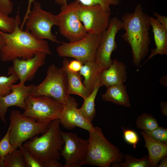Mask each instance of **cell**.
Instances as JSON below:
<instances>
[{"instance_id":"cell-37","label":"cell","mask_w":167,"mask_h":167,"mask_svg":"<svg viewBox=\"0 0 167 167\" xmlns=\"http://www.w3.org/2000/svg\"><path fill=\"white\" fill-rule=\"evenodd\" d=\"M153 15L162 25L167 29V17L162 15L157 12L154 13Z\"/></svg>"},{"instance_id":"cell-5","label":"cell","mask_w":167,"mask_h":167,"mask_svg":"<svg viewBox=\"0 0 167 167\" xmlns=\"http://www.w3.org/2000/svg\"><path fill=\"white\" fill-rule=\"evenodd\" d=\"M9 137L10 142L15 149L28 139L48 129L49 123H40L24 115L19 110H12L9 116Z\"/></svg>"},{"instance_id":"cell-1","label":"cell","mask_w":167,"mask_h":167,"mask_svg":"<svg viewBox=\"0 0 167 167\" xmlns=\"http://www.w3.org/2000/svg\"><path fill=\"white\" fill-rule=\"evenodd\" d=\"M121 20L122 29L125 31L121 37L131 46L134 64L140 66L142 61L149 50L150 16L144 12L141 4L139 3L133 12L124 14Z\"/></svg>"},{"instance_id":"cell-29","label":"cell","mask_w":167,"mask_h":167,"mask_svg":"<svg viewBox=\"0 0 167 167\" xmlns=\"http://www.w3.org/2000/svg\"><path fill=\"white\" fill-rule=\"evenodd\" d=\"M9 131V127L6 134L0 141V167H4V161L5 156L15 149L10 142Z\"/></svg>"},{"instance_id":"cell-36","label":"cell","mask_w":167,"mask_h":167,"mask_svg":"<svg viewBox=\"0 0 167 167\" xmlns=\"http://www.w3.org/2000/svg\"><path fill=\"white\" fill-rule=\"evenodd\" d=\"M35 0H28V4L26 13L23 18V20L20 26V28L22 29H23L25 26L28 15L31 10V7L32 4L33 3Z\"/></svg>"},{"instance_id":"cell-21","label":"cell","mask_w":167,"mask_h":167,"mask_svg":"<svg viewBox=\"0 0 167 167\" xmlns=\"http://www.w3.org/2000/svg\"><path fill=\"white\" fill-rule=\"evenodd\" d=\"M106 88L105 92L101 95L104 101L126 107H131L130 97L125 85H114Z\"/></svg>"},{"instance_id":"cell-19","label":"cell","mask_w":167,"mask_h":167,"mask_svg":"<svg viewBox=\"0 0 167 167\" xmlns=\"http://www.w3.org/2000/svg\"><path fill=\"white\" fill-rule=\"evenodd\" d=\"M140 134L145 140L144 146L148 150L150 167H157L161 159L167 155V144L152 138L144 131Z\"/></svg>"},{"instance_id":"cell-30","label":"cell","mask_w":167,"mask_h":167,"mask_svg":"<svg viewBox=\"0 0 167 167\" xmlns=\"http://www.w3.org/2000/svg\"><path fill=\"white\" fill-rule=\"evenodd\" d=\"M16 25L15 18L10 17L0 12V31L10 33L14 30Z\"/></svg>"},{"instance_id":"cell-17","label":"cell","mask_w":167,"mask_h":167,"mask_svg":"<svg viewBox=\"0 0 167 167\" xmlns=\"http://www.w3.org/2000/svg\"><path fill=\"white\" fill-rule=\"evenodd\" d=\"M111 64L103 70L101 73L100 83L106 87L124 84L127 79L126 66L122 62L115 59H112Z\"/></svg>"},{"instance_id":"cell-24","label":"cell","mask_w":167,"mask_h":167,"mask_svg":"<svg viewBox=\"0 0 167 167\" xmlns=\"http://www.w3.org/2000/svg\"><path fill=\"white\" fill-rule=\"evenodd\" d=\"M137 128L145 131H150L159 126L156 119L150 114L143 113L135 121Z\"/></svg>"},{"instance_id":"cell-33","label":"cell","mask_w":167,"mask_h":167,"mask_svg":"<svg viewBox=\"0 0 167 167\" xmlns=\"http://www.w3.org/2000/svg\"><path fill=\"white\" fill-rule=\"evenodd\" d=\"M123 128L124 140L127 143L132 145L133 148L135 149L139 140L137 133L132 130L125 129L123 127Z\"/></svg>"},{"instance_id":"cell-23","label":"cell","mask_w":167,"mask_h":167,"mask_svg":"<svg viewBox=\"0 0 167 167\" xmlns=\"http://www.w3.org/2000/svg\"><path fill=\"white\" fill-rule=\"evenodd\" d=\"M102 86L99 84L94 88L91 93L86 98L82 106L78 109L81 115L88 120L92 122L94 119L96 114L95 108V100L100 88Z\"/></svg>"},{"instance_id":"cell-31","label":"cell","mask_w":167,"mask_h":167,"mask_svg":"<svg viewBox=\"0 0 167 167\" xmlns=\"http://www.w3.org/2000/svg\"><path fill=\"white\" fill-rule=\"evenodd\" d=\"M19 149L21 152L26 167H43L41 164L22 145Z\"/></svg>"},{"instance_id":"cell-7","label":"cell","mask_w":167,"mask_h":167,"mask_svg":"<svg viewBox=\"0 0 167 167\" xmlns=\"http://www.w3.org/2000/svg\"><path fill=\"white\" fill-rule=\"evenodd\" d=\"M26 107L22 113L40 123H49L59 119L63 104L48 96L28 95L25 100Z\"/></svg>"},{"instance_id":"cell-8","label":"cell","mask_w":167,"mask_h":167,"mask_svg":"<svg viewBox=\"0 0 167 167\" xmlns=\"http://www.w3.org/2000/svg\"><path fill=\"white\" fill-rule=\"evenodd\" d=\"M58 25L56 15L44 10L39 2L34 1L25 23V30L38 39H47L54 42L59 43L51 31L53 26Z\"/></svg>"},{"instance_id":"cell-28","label":"cell","mask_w":167,"mask_h":167,"mask_svg":"<svg viewBox=\"0 0 167 167\" xmlns=\"http://www.w3.org/2000/svg\"><path fill=\"white\" fill-rule=\"evenodd\" d=\"M8 75L0 76V97L10 93L14 84L19 80L18 77L15 75Z\"/></svg>"},{"instance_id":"cell-32","label":"cell","mask_w":167,"mask_h":167,"mask_svg":"<svg viewBox=\"0 0 167 167\" xmlns=\"http://www.w3.org/2000/svg\"><path fill=\"white\" fill-rule=\"evenodd\" d=\"M152 138L162 143L167 144V129L158 126L154 129L148 131H145Z\"/></svg>"},{"instance_id":"cell-27","label":"cell","mask_w":167,"mask_h":167,"mask_svg":"<svg viewBox=\"0 0 167 167\" xmlns=\"http://www.w3.org/2000/svg\"><path fill=\"white\" fill-rule=\"evenodd\" d=\"M4 167H26L24 161L19 149H16L9 153L4 161Z\"/></svg>"},{"instance_id":"cell-6","label":"cell","mask_w":167,"mask_h":167,"mask_svg":"<svg viewBox=\"0 0 167 167\" xmlns=\"http://www.w3.org/2000/svg\"><path fill=\"white\" fill-rule=\"evenodd\" d=\"M44 81L34 85L29 95L48 96L63 104L69 95L66 72L53 64L48 67Z\"/></svg>"},{"instance_id":"cell-13","label":"cell","mask_w":167,"mask_h":167,"mask_svg":"<svg viewBox=\"0 0 167 167\" xmlns=\"http://www.w3.org/2000/svg\"><path fill=\"white\" fill-rule=\"evenodd\" d=\"M78 14L87 32L100 34L107 28L111 13L104 10L99 5L87 6L80 3Z\"/></svg>"},{"instance_id":"cell-26","label":"cell","mask_w":167,"mask_h":167,"mask_svg":"<svg viewBox=\"0 0 167 167\" xmlns=\"http://www.w3.org/2000/svg\"><path fill=\"white\" fill-rule=\"evenodd\" d=\"M122 167H150L148 156L146 155L140 159L136 158L132 155L125 154L123 161L120 163Z\"/></svg>"},{"instance_id":"cell-4","label":"cell","mask_w":167,"mask_h":167,"mask_svg":"<svg viewBox=\"0 0 167 167\" xmlns=\"http://www.w3.org/2000/svg\"><path fill=\"white\" fill-rule=\"evenodd\" d=\"M84 165L109 167L123 161L124 155L119 148L110 142L101 129L94 127L90 131Z\"/></svg>"},{"instance_id":"cell-41","label":"cell","mask_w":167,"mask_h":167,"mask_svg":"<svg viewBox=\"0 0 167 167\" xmlns=\"http://www.w3.org/2000/svg\"><path fill=\"white\" fill-rule=\"evenodd\" d=\"M5 45V42L4 39L0 33V51L4 46Z\"/></svg>"},{"instance_id":"cell-35","label":"cell","mask_w":167,"mask_h":167,"mask_svg":"<svg viewBox=\"0 0 167 167\" xmlns=\"http://www.w3.org/2000/svg\"><path fill=\"white\" fill-rule=\"evenodd\" d=\"M83 64L80 61L75 59L68 62L67 68L70 71L78 73Z\"/></svg>"},{"instance_id":"cell-40","label":"cell","mask_w":167,"mask_h":167,"mask_svg":"<svg viewBox=\"0 0 167 167\" xmlns=\"http://www.w3.org/2000/svg\"><path fill=\"white\" fill-rule=\"evenodd\" d=\"M160 82L162 85L167 86V75H165L162 77L160 79Z\"/></svg>"},{"instance_id":"cell-16","label":"cell","mask_w":167,"mask_h":167,"mask_svg":"<svg viewBox=\"0 0 167 167\" xmlns=\"http://www.w3.org/2000/svg\"><path fill=\"white\" fill-rule=\"evenodd\" d=\"M34 85L14 84L10 93L0 97V119L6 125L5 116L9 107L15 106L24 110L25 109L26 99Z\"/></svg>"},{"instance_id":"cell-12","label":"cell","mask_w":167,"mask_h":167,"mask_svg":"<svg viewBox=\"0 0 167 167\" xmlns=\"http://www.w3.org/2000/svg\"><path fill=\"white\" fill-rule=\"evenodd\" d=\"M122 29L121 20L114 16L110 19L107 28L103 32L95 61L104 69L108 68L112 63L111 54L117 48L115 37L118 32Z\"/></svg>"},{"instance_id":"cell-11","label":"cell","mask_w":167,"mask_h":167,"mask_svg":"<svg viewBox=\"0 0 167 167\" xmlns=\"http://www.w3.org/2000/svg\"><path fill=\"white\" fill-rule=\"evenodd\" d=\"M64 143L60 155L65 160L63 167H80L84 165L88 140L78 137L76 134L62 131Z\"/></svg>"},{"instance_id":"cell-25","label":"cell","mask_w":167,"mask_h":167,"mask_svg":"<svg viewBox=\"0 0 167 167\" xmlns=\"http://www.w3.org/2000/svg\"><path fill=\"white\" fill-rule=\"evenodd\" d=\"M68 0H54L57 4L61 6L67 3ZM81 4L87 6L99 5L107 11L111 12L110 6L119 5L120 0H78Z\"/></svg>"},{"instance_id":"cell-38","label":"cell","mask_w":167,"mask_h":167,"mask_svg":"<svg viewBox=\"0 0 167 167\" xmlns=\"http://www.w3.org/2000/svg\"><path fill=\"white\" fill-rule=\"evenodd\" d=\"M161 113L165 116H167V102L162 101L160 103Z\"/></svg>"},{"instance_id":"cell-18","label":"cell","mask_w":167,"mask_h":167,"mask_svg":"<svg viewBox=\"0 0 167 167\" xmlns=\"http://www.w3.org/2000/svg\"><path fill=\"white\" fill-rule=\"evenodd\" d=\"M150 19L156 48L151 49L149 56L142 65L156 55H167V29L156 18L150 16Z\"/></svg>"},{"instance_id":"cell-2","label":"cell","mask_w":167,"mask_h":167,"mask_svg":"<svg viewBox=\"0 0 167 167\" xmlns=\"http://www.w3.org/2000/svg\"><path fill=\"white\" fill-rule=\"evenodd\" d=\"M16 25L10 33L0 31L5 45L0 51V58L3 62L12 61L16 58L27 59L36 53L42 52L52 54L48 42L36 38L30 32L21 29V19L18 11L15 16Z\"/></svg>"},{"instance_id":"cell-34","label":"cell","mask_w":167,"mask_h":167,"mask_svg":"<svg viewBox=\"0 0 167 167\" xmlns=\"http://www.w3.org/2000/svg\"><path fill=\"white\" fill-rule=\"evenodd\" d=\"M13 5L11 0H0V12L9 16L12 12Z\"/></svg>"},{"instance_id":"cell-10","label":"cell","mask_w":167,"mask_h":167,"mask_svg":"<svg viewBox=\"0 0 167 167\" xmlns=\"http://www.w3.org/2000/svg\"><path fill=\"white\" fill-rule=\"evenodd\" d=\"M80 3L78 0L61 6L59 14L56 15L59 32L69 41L74 42L83 38L87 32L78 14Z\"/></svg>"},{"instance_id":"cell-15","label":"cell","mask_w":167,"mask_h":167,"mask_svg":"<svg viewBox=\"0 0 167 167\" xmlns=\"http://www.w3.org/2000/svg\"><path fill=\"white\" fill-rule=\"evenodd\" d=\"M63 108L60 118L61 125L68 130L79 127L88 132L94 128L92 122L84 118L78 108L79 103L75 99L69 95L63 104Z\"/></svg>"},{"instance_id":"cell-20","label":"cell","mask_w":167,"mask_h":167,"mask_svg":"<svg viewBox=\"0 0 167 167\" xmlns=\"http://www.w3.org/2000/svg\"><path fill=\"white\" fill-rule=\"evenodd\" d=\"M103 70V69L95 61L86 62L82 66L79 73L84 77L83 84L89 94L97 85H101L100 76Z\"/></svg>"},{"instance_id":"cell-39","label":"cell","mask_w":167,"mask_h":167,"mask_svg":"<svg viewBox=\"0 0 167 167\" xmlns=\"http://www.w3.org/2000/svg\"><path fill=\"white\" fill-rule=\"evenodd\" d=\"M160 163L158 165V167H167V156H165L162 158L160 161Z\"/></svg>"},{"instance_id":"cell-22","label":"cell","mask_w":167,"mask_h":167,"mask_svg":"<svg viewBox=\"0 0 167 167\" xmlns=\"http://www.w3.org/2000/svg\"><path fill=\"white\" fill-rule=\"evenodd\" d=\"M69 61L66 59L63 61L62 68L66 73L68 84V93L80 96L83 99L90 94L82 81L81 76L79 72L75 73L69 71L67 68Z\"/></svg>"},{"instance_id":"cell-14","label":"cell","mask_w":167,"mask_h":167,"mask_svg":"<svg viewBox=\"0 0 167 167\" xmlns=\"http://www.w3.org/2000/svg\"><path fill=\"white\" fill-rule=\"evenodd\" d=\"M47 55L45 53L40 52L30 58L14 60L12 65L8 69L7 75H17L19 83L24 84L27 81L32 80L39 68L45 64Z\"/></svg>"},{"instance_id":"cell-9","label":"cell","mask_w":167,"mask_h":167,"mask_svg":"<svg viewBox=\"0 0 167 167\" xmlns=\"http://www.w3.org/2000/svg\"><path fill=\"white\" fill-rule=\"evenodd\" d=\"M103 33L95 34L87 32L82 39L74 42H62L58 46V55L63 57L74 58L81 62L95 61L98 49L102 38Z\"/></svg>"},{"instance_id":"cell-3","label":"cell","mask_w":167,"mask_h":167,"mask_svg":"<svg viewBox=\"0 0 167 167\" xmlns=\"http://www.w3.org/2000/svg\"><path fill=\"white\" fill-rule=\"evenodd\" d=\"M60 125L59 119L52 121L41 136L36 137L22 145L43 167H63L59 161L64 143Z\"/></svg>"}]
</instances>
